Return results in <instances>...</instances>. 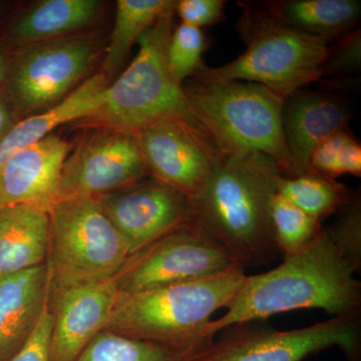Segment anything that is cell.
Returning a JSON list of instances; mask_svg holds the SVG:
<instances>
[{"instance_id": "obj_17", "label": "cell", "mask_w": 361, "mask_h": 361, "mask_svg": "<svg viewBox=\"0 0 361 361\" xmlns=\"http://www.w3.org/2000/svg\"><path fill=\"white\" fill-rule=\"evenodd\" d=\"M51 296L47 263L0 278V361L27 341Z\"/></svg>"}, {"instance_id": "obj_8", "label": "cell", "mask_w": 361, "mask_h": 361, "mask_svg": "<svg viewBox=\"0 0 361 361\" xmlns=\"http://www.w3.org/2000/svg\"><path fill=\"white\" fill-rule=\"evenodd\" d=\"M224 330L192 361H301L330 348H341L348 361L360 360L361 312L286 331L246 323Z\"/></svg>"}, {"instance_id": "obj_5", "label": "cell", "mask_w": 361, "mask_h": 361, "mask_svg": "<svg viewBox=\"0 0 361 361\" xmlns=\"http://www.w3.org/2000/svg\"><path fill=\"white\" fill-rule=\"evenodd\" d=\"M197 120L220 153L254 151L270 157L291 177L290 157L282 130L284 99L256 82H200L183 85Z\"/></svg>"}, {"instance_id": "obj_13", "label": "cell", "mask_w": 361, "mask_h": 361, "mask_svg": "<svg viewBox=\"0 0 361 361\" xmlns=\"http://www.w3.org/2000/svg\"><path fill=\"white\" fill-rule=\"evenodd\" d=\"M135 135L149 176L190 200L200 193L220 158L210 135L182 123L152 126Z\"/></svg>"}, {"instance_id": "obj_32", "label": "cell", "mask_w": 361, "mask_h": 361, "mask_svg": "<svg viewBox=\"0 0 361 361\" xmlns=\"http://www.w3.org/2000/svg\"><path fill=\"white\" fill-rule=\"evenodd\" d=\"M6 61H4V56L0 54V85H1L2 82H4V78H6Z\"/></svg>"}, {"instance_id": "obj_18", "label": "cell", "mask_w": 361, "mask_h": 361, "mask_svg": "<svg viewBox=\"0 0 361 361\" xmlns=\"http://www.w3.org/2000/svg\"><path fill=\"white\" fill-rule=\"evenodd\" d=\"M246 2L277 23L329 44L356 30L361 16L360 0Z\"/></svg>"}, {"instance_id": "obj_1", "label": "cell", "mask_w": 361, "mask_h": 361, "mask_svg": "<svg viewBox=\"0 0 361 361\" xmlns=\"http://www.w3.org/2000/svg\"><path fill=\"white\" fill-rule=\"evenodd\" d=\"M274 269L247 275L226 312L211 320L203 336L278 313L322 310L332 316L361 312V199L353 198L336 213L334 224L302 250L283 257Z\"/></svg>"}, {"instance_id": "obj_4", "label": "cell", "mask_w": 361, "mask_h": 361, "mask_svg": "<svg viewBox=\"0 0 361 361\" xmlns=\"http://www.w3.org/2000/svg\"><path fill=\"white\" fill-rule=\"evenodd\" d=\"M175 4L137 40L139 52L121 77L109 85L103 106L78 125L135 135L152 126L175 123L207 133L197 120L183 85L176 82L168 68Z\"/></svg>"}, {"instance_id": "obj_27", "label": "cell", "mask_w": 361, "mask_h": 361, "mask_svg": "<svg viewBox=\"0 0 361 361\" xmlns=\"http://www.w3.org/2000/svg\"><path fill=\"white\" fill-rule=\"evenodd\" d=\"M209 45L208 37L201 28L182 23L173 28L167 47V63L176 82L183 85L205 68L203 54Z\"/></svg>"}, {"instance_id": "obj_20", "label": "cell", "mask_w": 361, "mask_h": 361, "mask_svg": "<svg viewBox=\"0 0 361 361\" xmlns=\"http://www.w3.org/2000/svg\"><path fill=\"white\" fill-rule=\"evenodd\" d=\"M49 250L47 210L25 204L0 209V278L44 264Z\"/></svg>"}, {"instance_id": "obj_31", "label": "cell", "mask_w": 361, "mask_h": 361, "mask_svg": "<svg viewBox=\"0 0 361 361\" xmlns=\"http://www.w3.org/2000/svg\"><path fill=\"white\" fill-rule=\"evenodd\" d=\"M11 122V111L8 106L2 97H0V141L6 137L7 133L13 127Z\"/></svg>"}, {"instance_id": "obj_22", "label": "cell", "mask_w": 361, "mask_h": 361, "mask_svg": "<svg viewBox=\"0 0 361 361\" xmlns=\"http://www.w3.org/2000/svg\"><path fill=\"white\" fill-rule=\"evenodd\" d=\"M172 0H118L115 25L104 61L106 78L115 75L127 61L137 40L173 6Z\"/></svg>"}, {"instance_id": "obj_23", "label": "cell", "mask_w": 361, "mask_h": 361, "mask_svg": "<svg viewBox=\"0 0 361 361\" xmlns=\"http://www.w3.org/2000/svg\"><path fill=\"white\" fill-rule=\"evenodd\" d=\"M277 193L322 223L338 212L353 198L355 192L336 180L306 173L295 177L280 176Z\"/></svg>"}, {"instance_id": "obj_9", "label": "cell", "mask_w": 361, "mask_h": 361, "mask_svg": "<svg viewBox=\"0 0 361 361\" xmlns=\"http://www.w3.org/2000/svg\"><path fill=\"white\" fill-rule=\"evenodd\" d=\"M237 264L217 240L190 222L133 254L118 274L120 292L134 293L195 281Z\"/></svg>"}, {"instance_id": "obj_10", "label": "cell", "mask_w": 361, "mask_h": 361, "mask_svg": "<svg viewBox=\"0 0 361 361\" xmlns=\"http://www.w3.org/2000/svg\"><path fill=\"white\" fill-rule=\"evenodd\" d=\"M97 56L87 37L35 42L6 68L7 96L23 114L56 106L80 82Z\"/></svg>"}, {"instance_id": "obj_30", "label": "cell", "mask_w": 361, "mask_h": 361, "mask_svg": "<svg viewBox=\"0 0 361 361\" xmlns=\"http://www.w3.org/2000/svg\"><path fill=\"white\" fill-rule=\"evenodd\" d=\"M224 0H180L176 1L175 13L182 23L203 30L223 20Z\"/></svg>"}, {"instance_id": "obj_2", "label": "cell", "mask_w": 361, "mask_h": 361, "mask_svg": "<svg viewBox=\"0 0 361 361\" xmlns=\"http://www.w3.org/2000/svg\"><path fill=\"white\" fill-rule=\"evenodd\" d=\"M281 175L277 164L259 152L220 153L205 186L191 200L193 222L244 268L270 264L279 256L270 211Z\"/></svg>"}, {"instance_id": "obj_7", "label": "cell", "mask_w": 361, "mask_h": 361, "mask_svg": "<svg viewBox=\"0 0 361 361\" xmlns=\"http://www.w3.org/2000/svg\"><path fill=\"white\" fill-rule=\"evenodd\" d=\"M49 216L51 294L118 276L129 261L127 242L97 198L56 201Z\"/></svg>"}, {"instance_id": "obj_26", "label": "cell", "mask_w": 361, "mask_h": 361, "mask_svg": "<svg viewBox=\"0 0 361 361\" xmlns=\"http://www.w3.org/2000/svg\"><path fill=\"white\" fill-rule=\"evenodd\" d=\"M308 173L329 180L343 175L360 177L361 145L349 128L330 135L313 149Z\"/></svg>"}, {"instance_id": "obj_16", "label": "cell", "mask_w": 361, "mask_h": 361, "mask_svg": "<svg viewBox=\"0 0 361 361\" xmlns=\"http://www.w3.org/2000/svg\"><path fill=\"white\" fill-rule=\"evenodd\" d=\"M70 152L68 142L51 134L14 154L0 168V209L25 204L49 212Z\"/></svg>"}, {"instance_id": "obj_21", "label": "cell", "mask_w": 361, "mask_h": 361, "mask_svg": "<svg viewBox=\"0 0 361 361\" xmlns=\"http://www.w3.org/2000/svg\"><path fill=\"white\" fill-rule=\"evenodd\" d=\"M101 8L97 0H47L20 18L11 37L21 42L52 39L90 25Z\"/></svg>"}, {"instance_id": "obj_25", "label": "cell", "mask_w": 361, "mask_h": 361, "mask_svg": "<svg viewBox=\"0 0 361 361\" xmlns=\"http://www.w3.org/2000/svg\"><path fill=\"white\" fill-rule=\"evenodd\" d=\"M270 214L275 244L283 257L310 245L324 227L278 193L273 197Z\"/></svg>"}, {"instance_id": "obj_19", "label": "cell", "mask_w": 361, "mask_h": 361, "mask_svg": "<svg viewBox=\"0 0 361 361\" xmlns=\"http://www.w3.org/2000/svg\"><path fill=\"white\" fill-rule=\"evenodd\" d=\"M108 87V78L97 73L56 106L14 125L0 141V168L14 154L51 135L59 126L77 123L96 113L104 103Z\"/></svg>"}, {"instance_id": "obj_6", "label": "cell", "mask_w": 361, "mask_h": 361, "mask_svg": "<svg viewBox=\"0 0 361 361\" xmlns=\"http://www.w3.org/2000/svg\"><path fill=\"white\" fill-rule=\"evenodd\" d=\"M237 4L242 14L236 30L245 51L227 65L206 66L194 80L256 82L284 99L320 80V68L329 54V44L277 23L246 1Z\"/></svg>"}, {"instance_id": "obj_3", "label": "cell", "mask_w": 361, "mask_h": 361, "mask_svg": "<svg viewBox=\"0 0 361 361\" xmlns=\"http://www.w3.org/2000/svg\"><path fill=\"white\" fill-rule=\"evenodd\" d=\"M247 276L237 264L213 276L118 293L103 331L178 348H205L214 313L226 308Z\"/></svg>"}, {"instance_id": "obj_24", "label": "cell", "mask_w": 361, "mask_h": 361, "mask_svg": "<svg viewBox=\"0 0 361 361\" xmlns=\"http://www.w3.org/2000/svg\"><path fill=\"white\" fill-rule=\"evenodd\" d=\"M205 348H172L104 330L90 342L77 361H192Z\"/></svg>"}, {"instance_id": "obj_11", "label": "cell", "mask_w": 361, "mask_h": 361, "mask_svg": "<svg viewBox=\"0 0 361 361\" xmlns=\"http://www.w3.org/2000/svg\"><path fill=\"white\" fill-rule=\"evenodd\" d=\"M99 130L66 158L56 201L99 198L151 177L135 135Z\"/></svg>"}, {"instance_id": "obj_29", "label": "cell", "mask_w": 361, "mask_h": 361, "mask_svg": "<svg viewBox=\"0 0 361 361\" xmlns=\"http://www.w3.org/2000/svg\"><path fill=\"white\" fill-rule=\"evenodd\" d=\"M54 316L51 306V296L47 299L42 314L23 348L8 361H49V349Z\"/></svg>"}, {"instance_id": "obj_12", "label": "cell", "mask_w": 361, "mask_h": 361, "mask_svg": "<svg viewBox=\"0 0 361 361\" xmlns=\"http://www.w3.org/2000/svg\"><path fill=\"white\" fill-rule=\"evenodd\" d=\"M97 199L127 242L130 256L180 226L193 222L192 202L186 195L153 177Z\"/></svg>"}, {"instance_id": "obj_14", "label": "cell", "mask_w": 361, "mask_h": 361, "mask_svg": "<svg viewBox=\"0 0 361 361\" xmlns=\"http://www.w3.org/2000/svg\"><path fill=\"white\" fill-rule=\"evenodd\" d=\"M120 293L118 276L51 293L54 316L49 361H77L103 331Z\"/></svg>"}, {"instance_id": "obj_28", "label": "cell", "mask_w": 361, "mask_h": 361, "mask_svg": "<svg viewBox=\"0 0 361 361\" xmlns=\"http://www.w3.org/2000/svg\"><path fill=\"white\" fill-rule=\"evenodd\" d=\"M361 68V30H353L329 45V51L320 68V80L357 73Z\"/></svg>"}, {"instance_id": "obj_15", "label": "cell", "mask_w": 361, "mask_h": 361, "mask_svg": "<svg viewBox=\"0 0 361 361\" xmlns=\"http://www.w3.org/2000/svg\"><path fill=\"white\" fill-rule=\"evenodd\" d=\"M351 118L348 102L334 92L301 89L285 97L282 130L291 177L308 173L313 149L330 135L348 129Z\"/></svg>"}]
</instances>
